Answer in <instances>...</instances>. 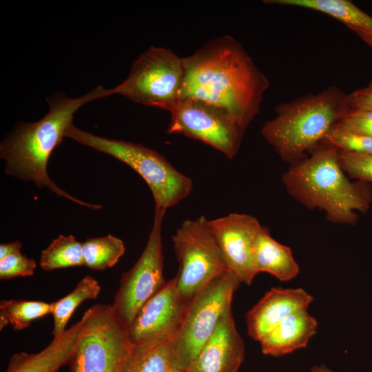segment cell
Masks as SVG:
<instances>
[{
    "mask_svg": "<svg viewBox=\"0 0 372 372\" xmlns=\"http://www.w3.org/2000/svg\"><path fill=\"white\" fill-rule=\"evenodd\" d=\"M183 60L182 99L224 109L247 130L260 113L270 84L242 45L231 36H221Z\"/></svg>",
    "mask_w": 372,
    "mask_h": 372,
    "instance_id": "obj_1",
    "label": "cell"
},
{
    "mask_svg": "<svg viewBox=\"0 0 372 372\" xmlns=\"http://www.w3.org/2000/svg\"><path fill=\"white\" fill-rule=\"evenodd\" d=\"M112 95L111 89L100 85L84 96L70 98L61 92L46 98L49 112L35 123H20L0 145V156L6 163L5 172L39 187H46L56 195L92 209L101 205L90 204L61 189L48 176L47 166L54 149L61 143L74 113L93 100Z\"/></svg>",
    "mask_w": 372,
    "mask_h": 372,
    "instance_id": "obj_2",
    "label": "cell"
},
{
    "mask_svg": "<svg viewBox=\"0 0 372 372\" xmlns=\"http://www.w3.org/2000/svg\"><path fill=\"white\" fill-rule=\"evenodd\" d=\"M338 151L322 142L309 157L292 164L282 181L287 192L304 205L324 210L331 222L353 225L356 211L369 208L371 195L364 184L352 183L344 175Z\"/></svg>",
    "mask_w": 372,
    "mask_h": 372,
    "instance_id": "obj_3",
    "label": "cell"
},
{
    "mask_svg": "<svg viewBox=\"0 0 372 372\" xmlns=\"http://www.w3.org/2000/svg\"><path fill=\"white\" fill-rule=\"evenodd\" d=\"M347 94L335 85L278 105L262 136L282 159L295 164L324 139L350 109Z\"/></svg>",
    "mask_w": 372,
    "mask_h": 372,
    "instance_id": "obj_4",
    "label": "cell"
},
{
    "mask_svg": "<svg viewBox=\"0 0 372 372\" xmlns=\"http://www.w3.org/2000/svg\"><path fill=\"white\" fill-rule=\"evenodd\" d=\"M65 137L108 154L134 169L146 182L155 203V211L166 212L187 198L192 180L178 171L163 156L141 144L99 136L71 123Z\"/></svg>",
    "mask_w": 372,
    "mask_h": 372,
    "instance_id": "obj_5",
    "label": "cell"
},
{
    "mask_svg": "<svg viewBox=\"0 0 372 372\" xmlns=\"http://www.w3.org/2000/svg\"><path fill=\"white\" fill-rule=\"evenodd\" d=\"M81 318L71 372H123L134 343L112 305H93Z\"/></svg>",
    "mask_w": 372,
    "mask_h": 372,
    "instance_id": "obj_6",
    "label": "cell"
},
{
    "mask_svg": "<svg viewBox=\"0 0 372 372\" xmlns=\"http://www.w3.org/2000/svg\"><path fill=\"white\" fill-rule=\"evenodd\" d=\"M241 282L227 271L207 284L188 304L169 341L171 365L184 371L214 333Z\"/></svg>",
    "mask_w": 372,
    "mask_h": 372,
    "instance_id": "obj_7",
    "label": "cell"
},
{
    "mask_svg": "<svg viewBox=\"0 0 372 372\" xmlns=\"http://www.w3.org/2000/svg\"><path fill=\"white\" fill-rule=\"evenodd\" d=\"M183 57L163 47H150L133 63L128 76L111 89L143 105L172 111L182 99Z\"/></svg>",
    "mask_w": 372,
    "mask_h": 372,
    "instance_id": "obj_8",
    "label": "cell"
},
{
    "mask_svg": "<svg viewBox=\"0 0 372 372\" xmlns=\"http://www.w3.org/2000/svg\"><path fill=\"white\" fill-rule=\"evenodd\" d=\"M172 239L179 265L177 291L189 304L211 280L229 270L204 216L183 221Z\"/></svg>",
    "mask_w": 372,
    "mask_h": 372,
    "instance_id": "obj_9",
    "label": "cell"
},
{
    "mask_svg": "<svg viewBox=\"0 0 372 372\" xmlns=\"http://www.w3.org/2000/svg\"><path fill=\"white\" fill-rule=\"evenodd\" d=\"M170 115L168 134L199 141L230 159L238 153L246 129L225 110L183 98Z\"/></svg>",
    "mask_w": 372,
    "mask_h": 372,
    "instance_id": "obj_10",
    "label": "cell"
},
{
    "mask_svg": "<svg viewBox=\"0 0 372 372\" xmlns=\"http://www.w3.org/2000/svg\"><path fill=\"white\" fill-rule=\"evenodd\" d=\"M165 214L155 211L146 246L133 267L124 273L112 305L129 328L145 304L166 284L164 278L161 227Z\"/></svg>",
    "mask_w": 372,
    "mask_h": 372,
    "instance_id": "obj_11",
    "label": "cell"
},
{
    "mask_svg": "<svg viewBox=\"0 0 372 372\" xmlns=\"http://www.w3.org/2000/svg\"><path fill=\"white\" fill-rule=\"evenodd\" d=\"M227 267L240 280L250 285L258 274L252 260L254 238L262 225L254 216L231 213L209 220Z\"/></svg>",
    "mask_w": 372,
    "mask_h": 372,
    "instance_id": "obj_12",
    "label": "cell"
},
{
    "mask_svg": "<svg viewBox=\"0 0 372 372\" xmlns=\"http://www.w3.org/2000/svg\"><path fill=\"white\" fill-rule=\"evenodd\" d=\"M187 305L178 293L176 278L169 280L145 304L130 327L132 342L170 340L179 327Z\"/></svg>",
    "mask_w": 372,
    "mask_h": 372,
    "instance_id": "obj_13",
    "label": "cell"
},
{
    "mask_svg": "<svg viewBox=\"0 0 372 372\" xmlns=\"http://www.w3.org/2000/svg\"><path fill=\"white\" fill-rule=\"evenodd\" d=\"M244 357V342L229 305L214 333L183 372H237Z\"/></svg>",
    "mask_w": 372,
    "mask_h": 372,
    "instance_id": "obj_14",
    "label": "cell"
},
{
    "mask_svg": "<svg viewBox=\"0 0 372 372\" xmlns=\"http://www.w3.org/2000/svg\"><path fill=\"white\" fill-rule=\"evenodd\" d=\"M313 300L302 288H271L246 314L249 335L259 342L287 316L307 309Z\"/></svg>",
    "mask_w": 372,
    "mask_h": 372,
    "instance_id": "obj_15",
    "label": "cell"
},
{
    "mask_svg": "<svg viewBox=\"0 0 372 372\" xmlns=\"http://www.w3.org/2000/svg\"><path fill=\"white\" fill-rule=\"evenodd\" d=\"M82 322L81 318L39 353H15L10 358L6 372H58L60 367L71 360Z\"/></svg>",
    "mask_w": 372,
    "mask_h": 372,
    "instance_id": "obj_16",
    "label": "cell"
},
{
    "mask_svg": "<svg viewBox=\"0 0 372 372\" xmlns=\"http://www.w3.org/2000/svg\"><path fill=\"white\" fill-rule=\"evenodd\" d=\"M318 322L307 309L297 311L278 323L260 341L262 352L282 356L304 348L316 333Z\"/></svg>",
    "mask_w": 372,
    "mask_h": 372,
    "instance_id": "obj_17",
    "label": "cell"
},
{
    "mask_svg": "<svg viewBox=\"0 0 372 372\" xmlns=\"http://www.w3.org/2000/svg\"><path fill=\"white\" fill-rule=\"evenodd\" d=\"M251 254L258 273H268L282 282H287L299 273V266L291 249L273 239L269 229L264 226L254 238Z\"/></svg>",
    "mask_w": 372,
    "mask_h": 372,
    "instance_id": "obj_18",
    "label": "cell"
},
{
    "mask_svg": "<svg viewBox=\"0 0 372 372\" xmlns=\"http://www.w3.org/2000/svg\"><path fill=\"white\" fill-rule=\"evenodd\" d=\"M265 3L320 12L344 24L372 49V17L348 0H265Z\"/></svg>",
    "mask_w": 372,
    "mask_h": 372,
    "instance_id": "obj_19",
    "label": "cell"
},
{
    "mask_svg": "<svg viewBox=\"0 0 372 372\" xmlns=\"http://www.w3.org/2000/svg\"><path fill=\"white\" fill-rule=\"evenodd\" d=\"M101 290L99 282L92 276H86L70 293L53 302V339L60 338L65 333V327L78 306L84 300L97 298Z\"/></svg>",
    "mask_w": 372,
    "mask_h": 372,
    "instance_id": "obj_20",
    "label": "cell"
},
{
    "mask_svg": "<svg viewBox=\"0 0 372 372\" xmlns=\"http://www.w3.org/2000/svg\"><path fill=\"white\" fill-rule=\"evenodd\" d=\"M170 340H156L134 344L123 372H169Z\"/></svg>",
    "mask_w": 372,
    "mask_h": 372,
    "instance_id": "obj_21",
    "label": "cell"
},
{
    "mask_svg": "<svg viewBox=\"0 0 372 372\" xmlns=\"http://www.w3.org/2000/svg\"><path fill=\"white\" fill-rule=\"evenodd\" d=\"M53 302L43 301L4 300L0 303V329L11 324L15 330H22L31 322L52 314Z\"/></svg>",
    "mask_w": 372,
    "mask_h": 372,
    "instance_id": "obj_22",
    "label": "cell"
},
{
    "mask_svg": "<svg viewBox=\"0 0 372 372\" xmlns=\"http://www.w3.org/2000/svg\"><path fill=\"white\" fill-rule=\"evenodd\" d=\"M84 265L92 270L114 267L125 252L123 242L111 234L82 242Z\"/></svg>",
    "mask_w": 372,
    "mask_h": 372,
    "instance_id": "obj_23",
    "label": "cell"
},
{
    "mask_svg": "<svg viewBox=\"0 0 372 372\" xmlns=\"http://www.w3.org/2000/svg\"><path fill=\"white\" fill-rule=\"evenodd\" d=\"M39 265L47 271L84 265L82 242L72 235H60L42 251Z\"/></svg>",
    "mask_w": 372,
    "mask_h": 372,
    "instance_id": "obj_24",
    "label": "cell"
},
{
    "mask_svg": "<svg viewBox=\"0 0 372 372\" xmlns=\"http://www.w3.org/2000/svg\"><path fill=\"white\" fill-rule=\"evenodd\" d=\"M322 143L339 149L372 156V136L351 132L334 125Z\"/></svg>",
    "mask_w": 372,
    "mask_h": 372,
    "instance_id": "obj_25",
    "label": "cell"
},
{
    "mask_svg": "<svg viewBox=\"0 0 372 372\" xmlns=\"http://www.w3.org/2000/svg\"><path fill=\"white\" fill-rule=\"evenodd\" d=\"M338 161L342 169L364 182L372 183V156L339 149Z\"/></svg>",
    "mask_w": 372,
    "mask_h": 372,
    "instance_id": "obj_26",
    "label": "cell"
},
{
    "mask_svg": "<svg viewBox=\"0 0 372 372\" xmlns=\"http://www.w3.org/2000/svg\"><path fill=\"white\" fill-rule=\"evenodd\" d=\"M36 268V262L19 251L0 259V279L30 276Z\"/></svg>",
    "mask_w": 372,
    "mask_h": 372,
    "instance_id": "obj_27",
    "label": "cell"
},
{
    "mask_svg": "<svg viewBox=\"0 0 372 372\" xmlns=\"http://www.w3.org/2000/svg\"><path fill=\"white\" fill-rule=\"evenodd\" d=\"M335 125L351 132L372 136V111L350 108Z\"/></svg>",
    "mask_w": 372,
    "mask_h": 372,
    "instance_id": "obj_28",
    "label": "cell"
},
{
    "mask_svg": "<svg viewBox=\"0 0 372 372\" xmlns=\"http://www.w3.org/2000/svg\"><path fill=\"white\" fill-rule=\"evenodd\" d=\"M351 108L372 111V87H366L347 94Z\"/></svg>",
    "mask_w": 372,
    "mask_h": 372,
    "instance_id": "obj_29",
    "label": "cell"
},
{
    "mask_svg": "<svg viewBox=\"0 0 372 372\" xmlns=\"http://www.w3.org/2000/svg\"><path fill=\"white\" fill-rule=\"evenodd\" d=\"M21 244L19 241L16 240L14 242L3 243L0 245V259L3 258L4 257L21 251Z\"/></svg>",
    "mask_w": 372,
    "mask_h": 372,
    "instance_id": "obj_30",
    "label": "cell"
},
{
    "mask_svg": "<svg viewBox=\"0 0 372 372\" xmlns=\"http://www.w3.org/2000/svg\"><path fill=\"white\" fill-rule=\"evenodd\" d=\"M310 372H333L330 369L324 365H315L311 367Z\"/></svg>",
    "mask_w": 372,
    "mask_h": 372,
    "instance_id": "obj_31",
    "label": "cell"
},
{
    "mask_svg": "<svg viewBox=\"0 0 372 372\" xmlns=\"http://www.w3.org/2000/svg\"><path fill=\"white\" fill-rule=\"evenodd\" d=\"M169 372H183V371H181V370H179V369H176V368H174V367H173V366H172V367H171V369H170V370H169Z\"/></svg>",
    "mask_w": 372,
    "mask_h": 372,
    "instance_id": "obj_32",
    "label": "cell"
},
{
    "mask_svg": "<svg viewBox=\"0 0 372 372\" xmlns=\"http://www.w3.org/2000/svg\"><path fill=\"white\" fill-rule=\"evenodd\" d=\"M367 87H372V79H371V80L370 81V82H369V85H367Z\"/></svg>",
    "mask_w": 372,
    "mask_h": 372,
    "instance_id": "obj_33",
    "label": "cell"
}]
</instances>
